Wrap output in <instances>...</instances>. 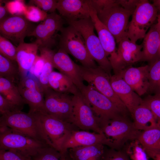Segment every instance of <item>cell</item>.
I'll list each match as a JSON object with an SVG mask.
<instances>
[{
  "label": "cell",
  "instance_id": "6da1fadb",
  "mask_svg": "<svg viewBox=\"0 0 160 160\" xmlns=\"http://www.w3.org/2000/svg\"><path fill=\"white\" fill-rule=\"evenodd\" d=\"M100 20L106 26L118 43L127 36L129 19L134 12L127 9L117 0H91Z\"/></svg>",
  "mask_w": 160,
  "mask_h": 160
},
{
  "label": "cell",
  "instance_id": "7a4b0ae2",
  "mask_svg": "<svg viewBox=\"0 0 160 160\" xmlns=\"http://www.w3.org/2000/svg\"><path fill=\"white\" fill-rule=\"evenodd\" d=\"M0 126L7 127L53 147L36 113L19 111L2 115Z\"/></svg>",
  "mask_w": 160,
  "mask_h": 160
},
{
  "label": "cell",
  "instance_id": "3957f363",
  "mask_svg": "<svg viewBox=\"0 0 160 160\" xmlns=\"http://www.w3.org/2000/svg\"><path fill=\"white\" fill-rule=\"evenodd\" d=\"M104 135L110 142L112 148L121 150L128 142L137 139L141 131L135 128L127 116H121L98 123Z\"/></svg>",
  "mask_w": 160,
  "mask_h": 160
},
{
  "label": "cell",
  "instance_id": "277c9868",
  "mask_svg": "<svg viewBox=\"0 0 160 160\" xmlns=\"http://www.w3.org/2000/svg\"><path fill=\"white\" fill-rule=\"evenodd\" d=\"M66 22L81 34L92 58L97 63L98 66L111 76L112 67L98 37L94 32L95 27L91 17Z\"/></svg>",
  "mask_w": 160,
  "mask_h": 160
},
{
  "label": "cell",
  "instance_id": "5b68a950",
  "mask_svg": "<svg viewBox=\"0 0 160 160\" xmlns=\"http://www.w3.org/2000/svg\"><path fill=\"white\" fill-rule=\"evenodd\" d=\"M0 150L12 151L32 157L41 149L49 146L7 127L0 126Z\"/></svg>",
  "mask_w": 160,
  "mask_h": 160
},
{
  "label": "cell",
  "instance_id": "8992f818",
  "mask_svg": "<svg viewBox=\"0 0 160 160\" xmlns=\"http://www.w3.org/2000/svg\"><path fill=\"white\" fill-rule=\"evenodd\" d=\"M59 36L60 48L73 56L82 66L89 68L97 66L89 54L81 34L70 25L61 29Z\"/></svg>",
  "mask_w": 160,
  "mask_h": 160
},
{
  "label": "cell",
  "instance_id": "52a82bcc",
  "mask_svg": "<svg viewBox=\"0 0 160 160\" xmlns=\"http://www.w3.org/2000/svg\"><path fill=\"white\" fill-rule=\"evenodd\" d=\"M158 15L157 9L148 0H140L132 15L127 36L135 43L143 39L148 29L157 19Z\"/></svg>",
  "mask_w": 160,
  "mask_h": 160
},
{
  "label": "cell",
  "instance_id": "ba28073f",
  "mask_svg": "<svg viewBox=\"0 0 160 160\" xmlns=\"http://www.w3.org/2000/svg\"><path fill=\"white\" fill-rule=\"evenodd\" d=\"M80 72L83 81L94 86L109 98L124 114L127 116V108L114 91L110 81V76L98 66L95 68L80 65Z\"/></svg>",
  "mask_w": 160,
  "mask_h": 160
},
{
  "label": "cell",
  "instance_id": "9c48e42d",
  "mask_svg": "<svg viewBox=\"0 0 160 160\" xmlns=\"http://www.w3.org/2000/svg\"><path fill=\"white\" fill-rule=\"evenodd\" d=\"M80 91L91 106L97 117V123L122 115L127 116L93 86L84 85Z\"/></svg>",
  "mask_w": 160,
  "mask_h": 160
},
{
  "label": "cell",
  "instance_id": "30bf717a",
  "mask_svg": "<svg viewBox=\"0 0 160 160\" xmlns=\"http://www.w3.org/2000/svg\"><path fill=\"white\" fill-rule=\"evenodd\" d=\"M44 112L63 121L71 123L73 109V96L56 92L49 87L44 91Z\"/></svg>",
  "mask_w": 160,
  "mask_h": 160
},
{
  "label": "cell",
  "instance_id": "8fae6325",
  "mask_svg": "<svg viewBox=\"0 0 160 160\" xmlns=\"http://www.w3.org/2000/svg\"><path fill=\"white\" fill-rule=\"evenodd\" d=\"M35 113L40 119L43 128L53 147L61 152L62 146L70 132L77 127L71 123L50 115L44 111Z\"/></svg>",
  "mask_w": 160,
  "mask_h": 160
},
{
  "label": "cell",
  "instance_id": "7c38bea8",
  "mask_svg": "<svg viewBox=\"0 0 160 160\" xmlns=\"http://www.w3.org/2000/svg\"><path fill=\"white\" fill-rule=\"evenodd\" d=\"M72 99L73 109L71 123L82 130H92L104 134L91 106L80 91L73 95Z\"/></svg>",
  "mask_w": 160,
  "mask_h": 160
},
{
  "label": "cell",
  "instance_id": "4fadbf2b",
  "mask_svg": "<svg viewBox=\"0 0 160 160\" xmlns=\"http://www.w3.org/2000/svg\"><path fill=\"white\" fill-rule=\"evenodd\" d=\"M36 26L23 15H10L0 22V35L17 46Z\"/></svg>",
  "mask_w": 160,
  "mask_h": 160
},
{
  "label": "cell",
  "instance_id": "5bb4252c",
  "mask_svg": "<svg viewBox=\"0 0 160 160\" xmlns=\"http://www.w3.org/2000/svg\"><path fill=\"white\" fill-rule=\"evenodd\" d=\"M64 23L63 18L60 15L55 12L50 13L28 36H34L40 46L51 49L56 44L57 33Z\"/></svg>",
  "mask_w": 160,
  "mask_h": 160
},
{
  "label": "cell",
  "instance_id": "9a60e30c",
  "mask_svg": "<svg viewBox=\"0 0 160 160\" xmlns=\"http://www.w3.org/2000/svg\"><path fill=\"white\" fill-rule=\"evenodd\" d=\"M17 85L25 103L29 107V113L44 111V93L39 82L25 76L21 78Z\"/></svg>",
  "mask_w": 160,
  "mask_h": 160
},
{
  "label": "cell",
  "instance_id": "2e32d148",
  "mask_svg": "<svg viewBox=\"0 0 160 160\" xmlns=\"http://www.w3.org/2000/svg\"><path fill=\"white\" fill-rule=\"evenodd\" d=\"M148 71V65L137 67L131 65L115 74L119 75L141 97L149 92Z\"/></svg>",
  "mask_w": 160,
  "mask_h": 160
},
{
  "label": "cell",
  "instance_id": "e0dca14e",
  "mask_svg": "<svg viewBox=\"0 0 160 160\" xmlns=\"http://www.w3.org/2000/svg\"><path fill=\"white\" fill-rule=\"evenodd\" d=\"M90 17L112 68H118L119 64L116 47V42L114 36L99 19L97 12L94 9L90 12Z\"/></svg>",
  "mask_w": 160,
  "mask_h": 160
},
{
  "label": "cell",
  "instance_id": "ac0fdd59",
  "mask_svg": "<svg viewBox=\"0 0 160 160\" xmlns=\"http://www.w3.org/2000/svg\"><path fill=\"white\" fill-rule=\"evenodd\" d=\"M93 9L90 0H59L57 7L60 15L66 21L89 18Z\"/></svg>",
  "mask_w": 160,
  "mask_h": 160
},
{
  "label": "cell",
  "instance_id": "d6986e66",
  "mask_svg": "<svg viewBox=\"0 0 160 160\" xmlns=\"http://www.w3.org/2000/svg\"><path fill=\"white\" fill-rule=\"evenodd\" d=\"M102 144L112 148L110 142L104 134L88 131L72 130L63 144L61 152L66 151L70 148L80 146Z\"/></svg>",
  "mask_w": 160,
  "mask_h": 160
},
{
  "label": "cell",
  "instance_id": "ffe728a7",
  "mask_svg": "<svg viewBox=\"0 0 160 160\" xmlns=\"http://www.w3.org/2000/svg\"><path fill=\"white\" fill-rule=\"evenodd\" d=\"M54 68L66 75L73 81L79 90L85 85L80 72V65L75 63L68 54L60 48L53 57Z\"/></svg>",
  "mask_w": 160,
  "mask_h": 160
},
{
  "label": "cell",
  "instance_id": "44dd1931",
  "mask_svg": "<svg viewBox=\"0 0 160 160\" xmlns=\"http://www.w3.org/2000/svg\"><path fill=\"white\" fill-rule=\"evenodd\" d=\"M112 87L131 116L135 108L142 103V99L117 74L110 76Z\"/></svg>",
  "mask_w": 160,
  "mask_h": 160
},
{
  "label": "cell",
  "instance_id": "7402d4cb",
  "mask_svg": "<svg viewBox=\"0 0 160 160\" xmlns=\"http://www.w3.org/2000/svg\"><path fill=\"white\" fill-rule=\"evenodd\" d=\"M118 43L117 52L120 71L127 66L142 61V44H137L127 36L123 38Z\"/></svg>",
  "mask_w": 160,
  "mask_h": 160
},
{
  "label": "cell",
  "instance_id": "603a6c76",
  "mask_svg": "<svg viewBox=\"0 0 160 160\" xmlns=\"http://www.w3.org/2000/svg\"><path fill=\"white\" fill-rule=\"evenodd\" d=\"M39 42L36 40L32 43L24 42L17 47L16 60L18 65L21 78L31 69L36 57Z\"/></svg>",
  "mask_w": 160,
  "mask_h": 160
},
{
  "label": "cell",
  "instance_id": "cb8c5ba5",
  "mask_svg": "<svg viewBox=\"0 0 160 160\" xmlns=\"http://www.w3.org/2000/svg\"><path fill=\"white\" fill-rule=\"evenodd\" d=\"M142 44L141 61L147 62L148 64L160 55V32L156 24H154L151 27Z\"/></svg>",
  "mask_w": 160,
  "mask_h": 160
},
{
  "label": "cell",
  "instance_id": "d4e9b609",
  "mask_svg": "<svg viewBox=\"0 0 160 160\" xmlns=\"http://www.w3.org/2000/svg\"><path fill=\"white\" fill-rule=\"evenodd\" d=\"M131 116L135 128L139 131L160 127L151 111L142 103L135 108Z\"/></svg>",
  "mask_w": 160,
  "mask_h": 160
},
{
  "label": "cell",
  "instance_id": "484cf974",
  "mask_svg": "<svg viewBox=\"0 0 160 160\" xmlns=\"http://www.w3.org/2000/svg\"><path fill=\"white\" fill-rule=\"evenodd\" d=\"M105 149L104 145L97 144L78 146L68 151L73 160H102Z\"/></svg>",
  "mask_w": 160,
  "mask_h": 160
},
{
  "label": "cell",
  "instance_id": "4316f807",
  "mask_svg": "<svg viewBox=\"0 0 160 160\" xmlns=\"http://www.w3.org/2000/svg\"><path fill=\"white\" fill-rule=\"evenodd\" d=\"M48 86L55 91L75 95L80 92L71 80L63 74L53 71L48 79Z\"/></svg>",
  "mask_w": 160,
  "mask_h": 160
},
{
  "label": "cell",
  "instance_id": "83f0119b",
  "mask_svg": "<svg viewBox=\"0 0 160 160\" xmlns=\"http://www.w3.org/2000/svg\"><path fill=\"white\" fill-rule=\"evenodd\" d=\"M0 94L21 110L25 104L17 85L1 77H0Z\"/></svg>",
  "mask_w": 160,
  "mask_h": 160
},
{
  "label": "cell",
  "instance_id": "f1b7e54d",
  "mask_svg": "<svg viewBox=\"0 0 160 160\" xmlns=\"http://www.w3.org/2000/svg\"><path fill=\"white\" fill-rule=\"evenodd\" d=\"M39 50L40 55L44 60V67L38 78L39 82L44 92L49 87L48 79L54 68L53 57L55 52L51 49L41 46L39 47Z\"/></svg>",
  "mask_w": 160,
  "mask_h": 160
},
{
  "label": "cell",
  "instance_id": "f546056e",
  "mask_svg": "<svg viewBox=\"0 0 160 160\" xmlns=\"http://www.w3.org/2000/svg\"><path fill=\"white\" fill-rule=\"evenodd\" d=\"M137 139L145 150L160 153V128L141 131Z\"/></svg>",
  "mask_w": 160,
  "mask_h": 160
},
{
  "label": "cell",
  "instance_id": "4dcf8cb0",
  "mask_svg": "<svg viewBox=\"0 0 160 160\" xmlns=\"http://www.w3.org/2000/svg\"><path fill=\"white\" fill-rule=\"evenodd\" d=\"M16 62L0 54V77L17 84L21 77L18 65Z\"/></svg>",
  "mask_w": 160,
  "mask_h": 160
},
{
  "label": "cell",
  "instance_id": "1f68e13d",
  "mask_svg": "<svg viewBox=\"0 0 160 160\" xmlns=\"http://www.w3.org/2000/svg\"><path fill=\"white\" fill-rule=\"evenodd\" d=\"M124 146L123 150L131 160H149L145 150L137 139L128 142Z\"/></svg>",
  "mask_w": 160,
  "mask_h": 160
},
{
  "label": "cell",
  "instance_id": "d6a6232c",
  "mask_svg": "<svg viewBox=\"0 0 160 160\" xmlns=\"http://www.w3.org/2000/svg\"><path fill=\"white\" fill-rule=\"evenodd\" d=\"M32 158L39 160H73L68 150L61 152L50 146L41 149Z\"/></svg>",
  "mask_w": 160,
  "mask_h": 160
},
{
  "label": "cell",
  "instance_id": "836d02e7",
  "mask_svg": "<svg viewBox=\"0 0 160 160\" xmlns=\"http://www.w3.org/2000/svg\"><path fill=\"white\" fill-rule=\"evenodd\" d=\"M149 66V92L154 93L160 89V55Z\"/></svg>",
  "mask_w": 160,
  "mask_h": 160
},
{
  "label": "cell",
  "instance_id": "e575fe53",
  "mask_svg": "<svg viewBox=\"0 0 160 160\" xmlns=\"http://www.w3.org/2000/svg\"><path fill=\"white\" fill-rule=\"evenodd\" d=\"M142 103L151 111L160 127V90L153 95L148 94L142 99Z\"/></svg>",
  "mask_w": 160,
  "mask_h": 160
},
{
  "label": "cell",
  "instance_id": "d590c367",
  "mask_svg": "<svg viewBox=\"0 0 160 160\" xmlns=\"http://www.w3.org/2000/svg\"><path fill=\"white\" fill-rule=\"evenodd\" d=\"M48 14L37 6L26 5L23 15L28 20L33 22L43 21Z\"/></svg>",
  "mask_w": 160,
  "mask_h": 160
},
{
  "label": "cell",
  "instance_id": "8d00e7d4",
  "mask_svg": "<svg viewBox=\"0 0 160 160\" xmlns=\"http://www.w3.org/2000/svg\"><path fill=\"white\" fill-rule=\"evenodd\" d=\"M17 47L10 41L0 35V54L14 61H16Z\"/></svg>",
  "mask_w": 160,
  "mask_h": 160
},
{
  "label": "cell",
  "instance_id": "74e56055",
  "mask_svg": "<svg viewBox=\"0 0 160 160\" xmlns=\"http://www.w3.org/2000/svg\"><path fill=\"white\" fill-rule=\"evenodd\" d=\"M102 160H131L123 150H117L110 148H106Z\"/></svg>",
  "mask_w": 160,
  "mask_h": 160
},
{
  "label": "cell",
  "instance_id": "f35d334b",
  "mask_svg": "<svg viewBox=\"0 0 160 160\" xmlns=\"http://www.w3.org/2000/svg\"><path fill=\"white\" fill-rule=\"evenodd\" d=\"M7 9L10 15H23L26 5L23 0H15L5 3Z\"/></svg>",
  "mask_w": 160,
  "mask_h": 160
},
{
  "label": "cell",
  "instance_id": "ab89813d",
  "mask_svg": "<svg viewBox=\"0 0 160 160\" xmlns=\"http://www.w3.org/2000/svg\"><path fill=\"white\" fill-rule=\"evenodd\" d=\"M58 0H31L29 1L31 4H35L41 9L50 13L55 12L57 9Z\"/></svg>",
  "mask_w": 160,
  "mask_h": 160
},
{
  "label": "cell",
  "instance_id": "60d3db41",
  "mask_svg": "<svg viewBox=\"0 0 160 160\" xmlns=\"http://www.w3.org/2000/svg\"><path fill=\"white\" fill-rule=\"evenodd\" d=\"M21 110L0 94V112L1 115Z\"/></svg>",
  "mask_w": 160,
  "mask_h": 160
},
{
  "label": "cell",
  "instance_id": "b9f144b4",
  "mask_svg": "<svg viewBox=\"0 0 160 160\" xmlns=\"http://www.w3.org/2000/svg\"><path fill=\"white\" fill-rule=\"evenodd\" d=\"M0 160H24L22 155L12 151L0 150Z\"/></svg>",
  "mask_w": 160,
  "mask_h": 160
},
{
  "label": "cell",
  "instance_id": "7bdbcfd3",
  "mask_svg": "<svg viewBox=\"0 0 160 160\" xmlns=\"http://www.w3.org/2000/svg\"><path fill=\"white\" fill-rule=\"evenodd\" d=\"M44 64V60L41 55H37L31 69L35 76L38 79L40 75Z\"/></svg>",
  "mask_w": 160,
  "mask_h": 160
},
{
  "label": "cell",
  "instance_id": "ee69618b",
  "mask_svg": "<svg viewBox=\"0 0 160 160\" xmlns=\"http://www.w3.org/2000/svg\"><path fill=\"white\" fill-rule=\"evenodd\" d=\"M140 0H117V2L125 9L134 12Z\"/></svg>",
  "mask_w": 160,
  "mask_h": 160
},
{
  "label": "cell",
  "instance_id": "f6af8a7d",
  "mask_svg": "<svg viewBox=\"0 0 160 160\" xmlns=\"http://www.w3.org/2000/svg\"><path fill=\"white\" fill-rule=\"evenodd\" d=\"M11 15L9 13L5 5L3 6L0 4V22Z\"/></svg>",
  "mask_w": 160,
  "mask_h": 160
},
{
  "label": "cell",
  "instance_id": "bcb514c9",
  "mask_svg": "<svg viewBox=\"0 0 160 160\" xmlns=\"http://www.w3.org/2000/svg\"><path fill=\"white\" fill-rule=\"evenodd\" d=\"M145 151L149 158H151L153 160H160V153L151 151Z\"/></svg>",
  "mask_w": 160,
  "mask_h": 160
},
{
  "label": "cell",
  "instance_id": "7dc6e473",
  "mask_svg": "<svg viewBox=\"0 0 160 160\" xmlns=\"http://www.w3.org/2000/svg\"><path fill=\"white\" fill-rule=\"evenodd\" d=\"M152 1V4L157 9L159 14H160V0H153Z\"/></svg>",
  "mask_w": 160,
  "mask_h": 160
},
{
  "label": "cell",
  "instance_id": "c3c4849f",
  "mask_svg": "<svg viewBox=\"0 0 160 160\" xmlns=\"http://www.w3.org/2000/svg\"><path fill=\"white\" fill-rule=\"evenodd\" d=\"M157 20V23L156 24L160 32V15L159 14L158 15Z\"/></svg>",
  "mask_w": 160,
  "mask_h": 160
},
{
  "label": "cell",
  "instance_id": "681fc988",
  "mask_svg": "<svg viewBox=\"0 0 160 160\" xmlns=\"http://www.w3.org/2000/svg\"><path fill=\"white\" fill-rule=\"evenodd\" d=\"M23 156L24 160H39L31 157H28Z\"/></svg>",
  "mask_w": 160,
  "mask_h": 160
},
{
  "label": "cell",
  "instance_id": "f907efd6",
  "mask_svg": "<svg viewBox=\"0 0 160 160\" xmlns=\"http://www.w3.org/2000/svg\"><path fill=\"white\" fill-rule=\"evenodd\" d=\"M159 15H160V14H159Z\"/></svg>",
  "mask_w": 160,
  "mask_h": 160
}]
</instances>
